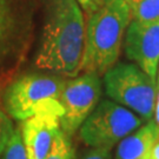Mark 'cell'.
<instances>
[{
    "label": "cell",
    "mask_w": 159,
    "mask_h": 159,
    "mask_svg": "<svg viewBox=\"0 0 159 159\" xmlns=\"http://www.w3.org/2000/svg\"><path fill=\"white\" fill-rule=\"evenodd\" d=\"M43 26L34 64L39 70L73 78L84 51L85 18L75 0H38Z\"/></svg>",
    "instance_id": "1"
},
{
    "label": "cell",
    "mask_w": 159,
    "mask_h": 159,
    "mask_svg": "<svg viewBox=\"0 0 159 159\" xmlns=\"http://www.w3.org/2000/svg\"><path fill=\"white\" fill-rule=\"evenodd\" d=\"M131 14L125 0H104L85 21L81 72L104 75L117 64Z\"/></svg>",
    "instance_id": "2"
},
{
    "label": "cell",
    "mask_w": 159,
    "mask_h": 159,
    "mask_svg": "<svg viewBox=\"0 0 159 159\" xmlns=\"http://www.w3.org/2000/svg\"><path fill=\"white\" fill-rule=\"evenodd\" d=\"M37 5L38 0H0V79L13 75L27 58Z\"/></svg>",
    "instance_id": "3"
},
{
    "label": "cell",
    "mask_w": 159,
    "mask_h": 159,
    "mask_svg": "<svg viewBox=\"0 0 159 159\" xmlns=\"http://www.w3.org/2000/svg\"><path fill=\"white\" fill-rule=\"evenodd\" d=\"M65 83V77L54 73L21 74L5 87L1 104L12 119L21 123L39 112L61 107L59 99Z\"/></svg>",
    "instance_id": "4"
},
{
    "label": "cell",
    "mask_w": 159,
    "mask_h": 159,
    "mask_svg": "<svg viewBox=\"0 0 159 159\" xmlns=\"http://www.w3.org/2000/svg\"><path fill=\"white\" fill-rule=\"evenodd\" d=\"M105 92L113 102L130 108L144 120H151L157 99V81L136 64L117 63L104 74Z\"/></svg>",
    "instance_id": "5"
},
{
    "label": "cell",
    "mask_w": 159,
    "mask_h": 159,
    "mask_svg": "<svg viewBox=\"0 0 159 159\" xmlns=\"http://www.w3.org/2000/svg\"><path fill=\"white\" fill-rule=\"evenodd\" d=\"M144 124L130 108L113 100H102L79 129L81 142L91 148H111Z\"/></svg>",
    "instance_id": "6"
},
{
    "label": "cell",
    "mask_w": 159,
    "mask_h": 159,
    "mask_svg": "<svg viewBox=\"0 0 159 159\" xmlns=\"http://www.w3.org/2000/svg\"><path fill=\"white\" fill-rule=\"evenodd\" d=\"M102 86L100 75L94 72H83L66 79L59 102L64 111L60 117V130L68 138L79 130L99 104Z\"/></svg>",
    "instance_id": "7"
},
{
    "label": "cell",
    "mask_w": 159,
    "mask_h": 159,
    "mask_svg": "<svg viewBox=\"0 0 159 159\" xmlns=\"http://www.w3.org/2000/svg\"><path fill=\"white\" fill-rule=\"evenodd\" d=\"M126 57L157 81L159 67V19L148 23L131 20L124 38Z\"/></svg>",
    "instance_id": "8"
},
{
    "label": "cell",
    "mask_w": 159,
    "mask_h": 159,
    "mask_svg": "<svg viewBox=\"0 0 159 159\" xmlns=\"http://www.w3.org/2000/svg\"><path fill=\"white\" fill-rule=\"evenodd\" d=\"M63 107L50 108L20 123L23 142L29 159H46L60 131Z\"/></svg>",
    "instance_id": "9"
},
{
    "label": "cell",
    "mask_w": 159,
    "mask_h": 159,
    "mask_svg": "<svg viewBox=\"0 0 159 159\" xmlns=\"http://www.w3.org/2000/svg\"><path fill=\"white\" fill-rule=\"evenodd\" d=\"M158 140L159 126L154 120H148L118 143L114 159H150L152 148Z\"/></svg>",
    "instance_id": "10"
},
{
    "label": "cell",
    "mask_w": 159,
    "mask_h": 159,
    "mask_svg": "<svg viewBox=\"0 0 159 159\" xmlns=\"http://www.w3.org/2000/svg\"><path fill=\"white\" fill-rule=\"evenodd\" d=\"M131 20L148 23L159 19V0H125Z\"/></svg>",
    "instance_id": "11"
},
{
    "label": "cell",
    "mask_w": 159,
    "mask_h": 159,
    "mask_svg": "<svg viewBox=\"0 0 159 159\" xmlns=\"http://www.w3.org/2000/svg\"><path fill=\"white\" fill-rule=\"evenodd\" d=\"M1 159H29L24 145L20 127L14 129L1 154Z\"/></svg>",
    "instance_id": "12"
},
{
    "label": "cell",
    "mask_w": 159,
    "mask_h": 159,
    "mask_svg": "<svg viewBox=\"0 0 159 159\" xmlns=\"http://www.w3.org/2000/svg\"><path fill=\"white\" fill-rule=\"evenodd\" d=\"M75 150L71 140L66 134H64L61 130L58 132L52 150L46 159H74Z\"/></svg>",
    "instance_id": "13"
},
{
    "label": "cell",
    "mask_w": 159,
    "mask_h": 159,
    "mask_svg": "<svg viewBox=\"0 0 159 159\" xmlns=\"http://www.w3.org/2000/svg\"><path fill=\"white\" fill-rule=\"evenodd\" d=\"M13 131H14V127H13L12 118L6 113L5 108L1 104V99H0V157L2 154V151L7 142L11 138Z\"/></svg>",
    "instance_id": "14"
},
{
    "label": "cell",
    "mask_w": 159,
    "mask_h": 159,
    "mask_svg": "<svg viewBox=\"0 0 159 159\" xmlns=\"http://www.w3.org/2000/svg\"><path fill=\"white\" fill-rule=\"evenodd\" d=\"M74 159H113L111 150L102 148H92L80 156H75Z\"/></svg>",
    "instance_id": "15"
},
{
    "label": "cell",
    "mask_w": 159,
    "mask_h": 159,
    "mask_svg": "<svg viewBox=\"0 0 159 159\" xmlns=\"http://www.w3.org/2000/svg\"><path fill=\"white\" fill-rule=\"evenodd\" d=\"M79 4L80 8L86 14V17L91 16L93 12H96L102 5L104 0H75Z\"/></svg>",
    "instance_id": "16"
},
{
    "label": "cell",
    "mask_w": 159,
    "mask_h": 159,
    "mask_svg": "<svg viewBox=\"0 0 159 159\" xmlns=\"http://www.w3.org/2000/svg\"><path fill=\"white\" fill-rule=\"evenodd\" d=\"M154 121L156 124L159 126V87L158 92H157V99H156V105H154Z\"/></svg>",
    "instance_id": "17"
},
{
    "label": "cell",
    "mask_w": 159,
    "mask_h": 159,
    "mask_svg": "<svg viewBox=\"0 0 159 159\" xmlns=\"http://www.w3.org/2000/svg\"><path fill=\"white\" fill-rule=\"evenodd\" d=\"M150 159H159V140L154 144L151 156H150Z\"/></svg>",
    "instance_id": "18"
},
{
    "label": "cell",
    "mask_w": 159,
    "mask_h": 159,
    "mask_svg": "<svg viewBox=\"0 0 159 159\" xmlns=\"http://www.w3.org/2000/svg\"><path fill=\"white\" fill-rule=\"evenodd\" d=\"M157 86L159 87V67H158V74H157Z\"/></svg>",
    "instance_id": "19"
}]
</instances>
